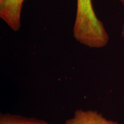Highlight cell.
Instances as JSON below:
<instances>
[{
	"label": "cell",
	"instance_id": "6da1fadb",
	"mask_svg": "<svg viewBox=\"0 0 124 124\" xmlns=\"http://www.w3.org/2000/svg\"><path fill=\"white\" fill-rule=\"evenodd\" d=\"M73 36L80 44L92 48L104 47L108 43L109 37L96 15L91 0H77Z\"/></svg>",
	"mask_w": 124,
	"mask_h": 124
},
{
	"label": "cell",
	"instance_id": "7a4b0ae2",
	"mask_svg": "<svg viewBox=\"0 0 124 124\" xmlns=\"http://www.w3.org/2000/svg\"><path fill=\"white\" fill-rule=\"evenodd\" d=\"M25 0H0V17L12 30L21 28V17Z\"/></svg>",
	"mask_w": 124,
	"mask_h": 124
},
{
	"label": "cell",
	"instance_id": "3957f363",
	"mask_svg": "<svg viewBox=\"0 0 124 124\" xmlns=\"http://www.w3.org/2000/svg\"><path fill=\"white\" fill-rule=\"evenodd\" d=\"M66 124H118L108 120L102 114L94 110H77L73 117L66 121Z\"/></svg>",
	"mask_w": 124,
	"mask_h": 124
},
{
	"label": "cell",
	"instance_id": "277c9868",
	"mask_svg": "<svg viewBox=\"0 0 124 124\" xmlns=\"http://www.w3.org/2000/svg\"><path fill=\"white\" fill-rule=\"evenodd\" d=\"M0 124H52L45 121L35 118H28L24 116L10 114L8 113L1 114L0 116Z\"/></svg>",
	"mask_w": 124,
	"mask_h": 124
},
{
	"label": "cell",
	"instance_id": "5b68a950",
	"mask_svg": "<svg viewBox=\"0 0 124 124\" xmlns=\"http://www.w3.org/2000/svg\"><path fill=\"white\" fill-rule=\"evenodd\" d=\"M120 1L122 5L124 6V0H119ZM121 35L124 38V23L123 24V26H122V31H121Z\"/></svg>",
	"mask_w": 124,
	"mask_h": 124
}]
</instances>
